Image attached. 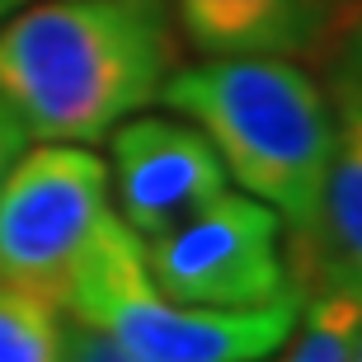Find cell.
<instances>
[{"label": "cell", "instance_id": "cell-13", "mask_svg": "<svg viewBox=\"0 0 362 362\" xmlns=\"http://www.w3.org/2000/svg\"><path fill=\"white\" fill-rule=\"evenodd\" d=\"M28 146H33V136H28V127L19 122V113H14L10 104H0V184H5V175L14 170V160H19Z\"/></svg>", "mask_w": 362, "mask_h": 362}, {"label": "cell", "instance_id": "cell-9", "mask_svg": "<svg viewBox=\"0 0 362 362\" xmlns=\"http://www.w3.org/2000/svg\"><path fill=\"white\" fill-rule=\"evenodd\" d=\"M0 362H66V310L0 282Z\"/></svg>", "mask_w": 362, "mask_h": 362}, {"label": "cell", "instance_id": "cell-5", "mask_svg": "<svg viewBox=\"0 0 362 362\" xmlns=\"http://www.w3.org/2000/svg\"><path fill=\"white\" fill-rule=\"evenodd\" d=\"M151 282L184 306L245 310L292 292L287 226L250 193H216L184 226L146 240Z\"/></svg>", "mask_w": 362, "mask_h": 362}, {"label": "cell", "instance_id": "cell-1", "mask_svg": "<svg viewBox=\"0 0 362 362\" xmlns=\"http://www.w3.org/2000/svg\"><path fill=\"white\" fill-rule=\"evenodd\" d=\"M170 71V14L127 0H28L0 24V104L33 141H104Z\"/></svg>", "mask_w": 362, "mask_h": 362}, {"label": "cell", "instance_id": "cell-14", "mask_svg": "<svg viewBox=\"0 0 362 362\" xmlns=\"http://www.w3.org/2000/svg\"><path fill=\"white\" fill-rule=\"evenodd\" d=\"M127 5H141V10H156V14H170V0H127Z\"/></svg>", "mask_w": 362, "mask_h": 362}, {"label": "cell", "instance_id": "cell-4", "mask_svg": "<svg viewBox=\"0 0 362 362\" xmlns=\"http://www.w3.org/2000/svg\"><path fill=\"white\" fill-rule=\"evenodd\" d=\"M108 212V165L81 141H33L0 184V282L66 310L71 273Z\"/></svg>", "mask_w": 362, "mask_h": 362}, {"label": "cell", "instance_id": "cell-12", "mask_svg": "<svg viewBox=\"0 0 362 362\" xmlns=\"http://www.w3.org/2000/svg\"><path fill=\"white\" fill-rule=\"evenodd\" d=\"M66 362H136V358L122 353L108 334H99V329L66 315Z\"/></svg>", "mask_w": 362, "mask_h": 362}, {"label": "cell", "instance_id": "cell-10", "mask_svg": "<svg viewBox=\"0 0 362 362\" xmlns=\"http://www.w3.org/2000/svg\"><path fill=\"white\" fill-rule=\"evenodd\" d=\"M358 325H362L358 301L339 292H310L301 301V315H296L292 353L282 362H349Z\"/></svg>", "mask_w": 362, "mask_h": 362}, {"label": "cell", "instance_id": "cell-6", "mask_svg": "<svg viewBox=\"0 0 362 362\" xmlns=\"http://www.w3.org/2000/svg\"><path fill=\"white\" fill-rule=\"evenodd\" d=\"M108 179L118 188L113 212L141 245L184 226L230 188L212 141L193 122L156 113H132L108 132Z\"/></svg>", "mask_w": 362, "mask_h": 362}, {"label": "cell", "instance_id": "cell-15", "mask_svg": "<svg viewBox=\"0 0 362 362\" xmlns=\"http://www.w3.org/2000/svg\"><path fill=\"white\" fill-rule=\"evenodd\" d=\"M19 5H28V0H0V24H5V19H10Z\"/></svg>", "mask_w": 362, "mask_h": 362}, {"label": "cell", "instance_id": "cell-3", "mask_svg": "<svg viewBox=\"0 0 362 362\" xmlns=\"http://www.w3.org/2000/svg\"><path fill=\"white\" fill-rule=\"evenodd\" d=\"M301 301V287L245 310L170 301L151 282L146 245L113 207L94 226L66 287L71 320L108 334L136 362H269L292 339Z\"/></svg>", "mask_w": 362, "mask_h": 362}, {"label": "cell", "instance_id": "cell-8", "mask_svg": "<svg viewBox=\"0 0 362 362\" xmlns=\"http://www.w3.org/2000/svg\"><path fill=\"white\" fill-rule=\"evenodd\" d=\"M339 0H170L202 57H315Z\"/></svg>", "mask_w": 362, "mask_h": 362}, {"label": "cell", "instance_id": "cell-11", "mask_svg": "<svg viewBox=\"0 0 362 362\" xmlns=\"http://www.w3.org/2000/svg\"><path fill=\"white\" fill-rule=\"evenodd\" d=\"M315 57L329 71V90H358L362 94V0L334 5Z\"/></svg>", "mask_w": 362, "mask_h": 362}, {"label": "cell", "instance_id": "cell-16", "mask_svg": "<svg viewBox=\"0 0 362 362\" xmlns=\"http://www.w3.org/2000/svg\"><path fill=\"white\" fill-rule=\"evenodd\" d=\"M349 362H362V325H358V334H353V353H349Z\"/></svg>", "mask_w": 362, "mask_h": 362}, {"label": "cell", "instance_id": "cell-7", "mask_svg": "<svg viewBox=\"0 0 362 362\" xmlns=\"http://www.w3.org/2000/svg\"><path fill=\"white\" fill-rule=\"evenodd\" d=\"M334 151L306 230L287 235V269L301 292H339L362 306V94L329 90Z\"/></svg>", "mask_w": 362, "mask_h": 362}, {"label": "cell", "instance_id": "cell-2", "mask_svg": "<svg viewBox=\"0 0 362 362\" xmlns=\"http://www.w3.org/2000/svg\"><path fill=\"white\" fill-rule=\"evenodd\" d=\"M212 141L226 179L269 202L287 235L310 226L334 151V99L296 57H202L156 94Z\"/></svg>", "mask_w": 362, "mask_h": 362}]
</instances>
